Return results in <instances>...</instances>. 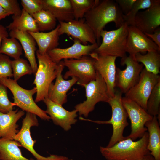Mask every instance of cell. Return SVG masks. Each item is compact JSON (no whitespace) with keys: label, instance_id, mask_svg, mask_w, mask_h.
I'll list each match as a JSON object with an SVG mask.
<instances>
[{"label":"cell","instance_id":"1","mask_svg":"<svg viewBox=\"0 0 160 160\" xmlns=\"http://www.w3.org/2000/svg\"><path fill=\"white\" fill-rule=\"evenodd\" d=\"M123 14L115 0H97L95 6L84 15L86 23L93 30L99 45L100 33L108 23L113 22L118 28L125 22Z\"/></svg>","mask_w":160,"mask_h":160},{"label":"cell","instance_id":"2","mask_svg":"<svg viewBox=\"0 0 160 160\" xmlns=\"http://www.w3.org/2000/svg\"><path fill=\"white\" fill-rule=\"evenodd\" d=\"M148 141V133L146 132L138 140L125 139L111 147L100 146V151L107 160H141L150 154L147 148Z\"/></svg>","mask_w":160,"mask_h":160},{"label":"cell","instance_id":"3","mask_svg":"<svg viewBox=\"0 0 160 160\" xmlns=\"http://www.w3.org/2000/svg\"><path fill=\"white\" fill-rule=\"evenodd\" d=\"M122 93L115 90L114 96L110 98L108 103L111 108L112 114L111 119L107 121L93 120L79 117L81 120L87 121L99 124H111L113 129V133L107 145L109 148L117 143L125 139L123 136L125 128L129 125L128 115L122 103Z\"/></svg>","mask_w":160,"mask_h":160},{"label":"cell","instance_id":"4","mask_svg":"<svg viewBox=\"0 0 160 160\" xmlns=\"http://www.w3.org/2000/svg\"><path fill=\"white\" fill-rule=\"evenodd\" d=\"M38 65L33 84L36 89L35 101L38 102L47 98L49 89L56 78L59 64L53 61L47 53L43 55L36 52Z\"/></svg>","mask_w":160,"mask_h":160},{"label":"cell","instance_id":"5","mask_svg":"<svg viewBox=\"0 0 160 160\" xmlns=\"http://www.w3.org/2000/svg\"><path fill=\"white\" fill-rule=\"evenodd\" d=\"M129 25L124 22L117 29L111 31L103 30L100 33L102 43L93 52L100 55L121 58L127 55L126 46Z\"/></svg>","mask_w":160,"mask_h":160},{"label":"cell","instance_id":"6","mask_svg":"<svg viewBox=\"0 0 160 160\" xmlns=\"http://www.w3.org/2000/svg\"><path fill=\"white\" fill-rule=\"evenodd\" d=\"M0 84L8 88L12 92L15 106L24 111L35 114L43 120L48 121L50 119L46 111L39 108L33 99V95L36 93L35 87L31 89H26L10 78L0 79Z\"/></svg>","mask_w":160,"mask_h":160},{"label":"cell","instance_id":"7","mask_svg":"<svg viewBox=\"0 0 160 160\" xmlns=\"http://www.w3.org/2000/svg\"><path fill=\"white\" fill-rule=\"evenodd\" d=\"M96 72L95 80L81 86L85 88L86 100L75 106L79 115L85 117L94 110L97 103L101 102L108 103L110 99L104 80L100 74Z\"/></svg>","mask_w":160,"mask_h":160},{"label":"cell","instance_id":"8","mask_svg":"<svg viewBox=\"0 0 160 160\" xmlns=\"http://www.w3.org/2000/svg\"><path fill=\"white\" fill-rule=\"evenodd\" d=\"M120 63L122 66L125 65L126 68L121 70L116 67L115 85L125 94L138 81L143 65L136 60L135 55H129L121 58Z\"/></svg>","mask_w":160,"mask_h":160},{"label":"cell","instance_id":"9","mask_svg":"<svg viewBox=\"0 0 160 160\" xmlns=\"http://www.w3.org/2000/svg\"><path fill=\"white\" fill-rule=\"evenodd\" d=\"M123 106L131 122V132L125 139L130 138L134 141L141 138L147 132L145 124L151 120L153 116L135 102L124 97H122Z\"/></svg>","mask_w":160,"mask_h":160},{"label":"cell","instance_id":"10","mask_svg":"<svg viewBox=\"0 0 160 160\" xmlns=\"http://www.w3.org/2000/svg\"><path fill=\"white\" fill-rule=\"evenodd\" d=\"M63 61L68 69L63 76L64 79L75 77L78 79L77 84L81 86L95 79L96 72L90 57L84 56L78 59H64Z\"/></svg>","mask_w":160,"mask_h":160},{"label":"cell","instance_id":"11","mask_svg":"<svg viewBox=\"0 0 160 160\" xmlns=\"http://www.w3.org/2000/svg\"><path fill=\"white\" fill-rule=\"evenodd\" d=\"M160 81V76L143 68L138 81L125 94V97L136 103L146 111L148 99L153 89Z\"/></svg>","mask_w":160,"mask_h":160},{"label":"cell","instance_id":"12","mask_svg":"<svg viewBox=\"0 0 160 160\" xmlns=\"http://www.w3.org/2000/svg\"><path fill=\"white\" fill-rule=\"evenodd\" d=\"M39 125L37 116L29 112H27L23 119L22 126L20 130L16 135L14 140L19 142L22 147L28 150L37 160H68L66 157L55 155H50L47 157L41 156L35 151L34 146L36 141L31 137L30 129L33 126Z\"/></svg>","mask_w":160,"mask_h":160},{"label":"cell","instance_id":"13","mask_svg":"<svg viewBox=\"0 0 160 160\" xmlns=\"http://www.w3.org/2000/svg\"><path fill=\"white\" fill-rule=\"evenodd\" d=\"M89 55L93 60L95 71L100 74L106 83L109 97H113L116 90L115 80L116 67L115 61L117 57L100 55L93 52Z\"/></svg>","mask_w":160,"mask_h":160},{"label":"cell","instance_id":"14","mask_svg":"<svg viewBox=\"0 0 160 160\" xmlns=\"http://www.w3.org/2000/svg\"><path fill=\"white\" fill-rule=\"evenodd\" d=\"M59 36L66 34L74 39L79 40L81 44L87 45L97 43L94 33L90 27L86 23L84 18L78 20H73L68 22H59Z\"/></svg>","mask_w":160,"mask_h":160},{"label":"cell","instance_id":"15","mask_svg":"<svg viewBox=\"0 0 160 160\" xmlns=\"http://www.w3.org/2000/svg\"><path fill=\"white\" fill-rule=\"evenodd\" d=\"M128 30L126 52L129 55L151 51L160 52V49L153 40L135 26L129 25Z\"/></svg>","mask_w":160,"mask_h":160},{"label":"cell","instance_id":"16","mask_svg":"<svg viewBox=\"0 0 160 160\" xmlns=\"http://www.w3.org/2000/svg\"><path fill=\"white\" fill-rule=\"evenodd\" d=\"M160 25V0H153L149 8L138 12L134 26L145 34H151Z\"/></svg>","mask_w":160,"mask_h":160},{"label":"cell","instance_id":"17","mask_svg":"<svg viewBox=\"0 0 160 160\" xmlns=\"http://www.w3.org/2000/svg\"><path fill=\"white\" fill-rule=\"evenodd\" d=\"M73 44L65 48H56L47 53L51 59L58 63L63 60L78 59L84 56L89 55L99 46L96 43L84 45L79 40L74 39Z\"/></svg>","mask_w":160,"mask_h":160},{"label":"cell","instance_id":"18","mask_svg":"<svg viewBox=\"0 0 160 160\" xmlns=\"http://www.w3.org/2000/svg\"><path fill=\"white\" fill-rule=\"evenodd\" d=\"M47 106L46 111L54 123L60 126L64 130L68 131L71 125L77 121V111L76 109L68 111L64 108L62 105L54 102L48 98L43 101Z\"/></svg>","mask_w":160,"mask_h":160},{"label":"cell","instance_id":"19","mask_svg":"<svg viewBox=\"0 0 160 160\" xmlns=\"http://www.w3.org/2000/svg\"><path fill=\"white\" fill-rule=\"evenodd\" d=\"M58 73L54 84L52 83L49 87L47 98L53 102L61 105L67 101V93L75 83L78 79L72 77L68 80L64 79L62 72L65 67L63 60L59 63Z\"/></svg>","mask_w":160,"mask_h":160},{"label":"cell","instance_id":"20","mask_svg":"<svg viewBox=\"0 0 160 160\" xmlns=\"http://www.w3.org/2000/svg\"><path fill=\"white\" fill-rule=\"evenodd\" d=\"M25 114L22 110H12L7 113L0 112V139L13 140L19 132L17 122Z\"/></svg>","mask_w":160,"mask_h":160},{"label":"cell","instance_id":"21","mask_svg":"<svg viewBox=\"0 0 160 160\" xmlns=\"http://www.w3.org/2000/svg\"><path fill=\"white\" fill-rule=\"evenodd\" d=\"M9 35L19 41L23 50L25 57L29 62L33 71L35 74L38 68L35 54L37 50L36 43L32 36L28 32L18 30L10 31Z\"/></svg>","mask_w":160,"mask_h":160},{"label":"cell","instance_id":"22","mask_svg":"<svg viewBox=\"0 0 160 160\" xmlns=\"http://www.w3.org/2000/svg\"><path fill=\"white\" fill-rule=\"evenodd\" d=\"M43 9L50 12L59 22L74 19L70 0H42Z\"/></svg>","mask_w":160,"mask_h":160},{"label":"cell","instance_id":"23","mask_svg":"<svg viewBox=\"0 0 160 160\" xmlns=\"http://www.w3.org/2000/svg\"><path fill=\"white\" fill-rule=\"evenodd\" d=\"M60 27L59 24L54 29L48 32H28L35 39L38 47L37 51L40 54H44L57 48L59 44L58 31Z\"/></svg>","mask_w":160,"mask_h":160},{"label":"cell","instance_id":"24","mask_svg":"<svg viewBox=\"0 0 160 160\" xmlns=\"http://www.w3.org/2000/svg\"><path fill=\"white\" fill-rule=\"evenodd\" d=\"M148 133L147 148L155 160H160V128L156 116L145 124Z\"/></svg>","mask_w":160,"mask_h":160},{"label":"cell","instance_id":"25","mask_svg":"<svg viewBox=\"0 0 160 160\" xmlns=\"http://www.w3.org/2000/svg\"><path fill=\"white\" fill-rule=\"evenodd\" d=\"M12 18L13 21L6 27L9 31L12 30L33 32L39 31L33 17L24 9H22L20 15H13Z\"/></svg>","mask_w":160,"mask_h":160},{"label":"cell","instance_id":"26","mask_svg":"<svg viewBox=\"0 0 160 160\" xmlns=\"http://www.w3.org/2000/svg\"><path fill=\"white\" fill-rule=\"evenodd\" d=\"M20 143L13 140L0 139V160H37L23 156Z\"/></svg>","mask_w":160,"mask_h":160},{"label":"cell","instance_id":"27","mask_svg":"<svg viewBox=\"0 0 160 160\" xmlns=\"http://www.w3.org/2000/svg\"><path fill=\"white\" fill-rule=\"evenodd\" d=\"M160 51H151L145 55L137 53L135 55L136 60L145 66L148 72L156 75H159L160 70Z\"/></svg>","mask_w":160,"mask_h":160},{"label":"cell","instance_id":"28","mask_svg":"<svg viewBox=\"0 0 160 160\" xmlns=\"http://www.w3.org/2000/svg\"><path fill=\"white\" fill-rule=\"evenodd\" d=\"M23 48L20 43L16 39L4 38L0 47V54L6 55L14 59L20 58L23 53Z\"/></svg>","mask_w":160,"mask_h":160},{"label":"cell","instance_id":"29","mask_svg":"<svg viewBox=\"0 0 160 160\" xmlns=\"http://www.w3.org/2000/svg\"><path fill=\"white\" fill-rule=\"evenodd\" d=\"M39 31L52 30L57 26V20L49 11L42 9L33 14Z\"/></svg>","mask_w":160,"mask_h":160},{"label":"cell","instance_id":"30","mask_svg":"<svg viewBox=\"0 0 160 160\" xmlns=\"http://www.w3.org/2000/svg\"><path fill=\"white\" fill-rule=\"evenodd\" d=\"M74 20L84 18L85 14L95 5L97 0H70Z\"/></svg>","mask_w":160,"mask_h":160},{"label":"cell","instance_id":"31","mask_svg":"<svg viewBox=\"0 0 160 160\" xmlns=\"http://www.w3.org/2000/svg\"><path fill=\"white\" fill-rule=\"evenodd\" d=\"M160 81L156 85L147 102L146 111L151 116H156L160 112Z\"/></svg>","mask_w":160,"mask_h":160},{"label":"cell","instance_id":"32","mask_svg":"<svg viewBox=\"0 0 160 160\" xmlns=\"http://www.w3.org/2000/svg\"><path fill=\"white\" fill-rule=\"evenodd\" d=\"M12 66L14 80L16 81L22 76L33 73L32 69L27 60L19 58L12 61Z\"/></svg>","mask_w":160,"mask_h":160},{"label":"cell","instance_id":"33","mask_svg":"<svg viewBox=\"0 0 160 160\" xmlns=\"http://www.w3.org/2000/svg\"><path fill=\"white\" fill-rule=\"evenodd\" d=\"M153 0H136L129 13L126 15H123L125 22L128 25L134 26L135 17L139 11L149 8L151 5Z\"/></svg>","mask_w":160,"mask_h":160},{"label":"cell","instance_id":"34","mask_svg":"<svg viewBox=\"0 0 160 160\" xmlns=\"http://www.w3.org/2000/svg\"><path fill=\"white\" fill-rule=\"evenodd\" d=\"M7 87L0 84V112L7 113L13 110L15 106L14 103L9 100Z\"/></svg>","mask_w":160,"mask_h":160},{"label":"cell","instance_id":"35","mask_svg":"<svg viewBox=\"0 0 160 160\" xmlns=\"http://www.w3.org/2000/svg\"><path fill=\"white\" fill-rule=\"evenodd\" d=\"M12 61L9 56L0 54V79L13 76Z\"/></svg>","mask_w":160,"mask_h":160},{"label":"cell","instance_id":"36","mask_svg":"<svg viewBox=\"0 0 160 160\" xmlns=\"http://www.w3.org/2000/svg\"><path fill=\"white\" fill-rule=\"evenodd\" d=\"M21 3L23 9L31 16L43 9L42 0H21Z\"/></svg>","mask_w":160,"mask_h":160},{"label":"cell","instance_id":"37","mask_svg":"<svg viewBox=\"0 0 160 160\" xmlns=\"http://www.w3.org/2000/svg\"><path fill=\"white\" fill-rule=\"evenodd\" d=\"M0 4L10 15L19 16L22 13V9H20L17 0H0Z\"/></svg>","mask_w":160,"mask_h":160},{"label":"cell","instance_id":"38","mask_svg":"<svg viewBox=\"0 0 160 160\" xmlns=\"http://www.w3.org/2000/svg\"><path fill=\"white\" fill-rule=\"evenodd\" d=\"M136 0H115L124 15L128 14Z\"/></svg>","mask_w":160,"mask_h":160},{"label":"cell","instance_id":"39","mask_svg":"<svg viewBox=\"0 0 160 160\" xmlns=\"http://www.w3.org/2000/svg\"><path fill=\"white\" fill-rule=\"evenodd\" d=\"M148 37L152 39L153 41L160 49V28H157L153 34H145Z\"/></svg>","mask_w":160,"mask_h":160},{"label":"cell","instance_id":"40","mask_svg":"<svg viewBox=\"0 0 160 160\" xmlns=\"http://www.w3.org/2000/svg\"><path fill=\"white\" fill-rule=\"evenodd\" d=\"M9 35L6 27L0 24V47L3 39L4 37H8Z\"/></svg>","mask_w":160,"mask_h":160},{"label":"cell","instance_id":"41","mask_svg":"<svg viewBox=\"0 0 160 160\" xmlns=\"http://www.w3.org/2000/svg\"><path fill=\"white\" fill-rule=\"evenodd\" d=\"M10 15L7 12L0 4V21Z\"/></svg>","mask_w":160,"mask_h":160},{"label":"cell","instance_id":"42","mask_svg":"<svg viewBox=\"0 0 160 160\" xmlns=\"http://www.w3.org/2000/svg\"><path fill=\"white\" fill-rule=\"evenodd\" d=\"M141 160H155L153 157L150 154L145 156Z\"/></svg>","mask_w":160,"mask_h":160}]
</instances>
